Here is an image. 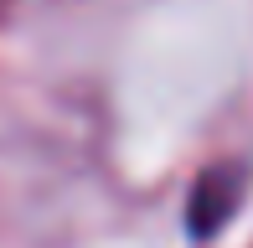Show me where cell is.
Listing matches in <instances>:
<instances>
[{
    "mask_svg": "<svg viewBox=\"0 0 253 248\" xmlns=\"http://www.w3.org/2000/svg\"><path fill=\"white\" fill-rule=\"evenodd\" d=\"M243 186H248V171H243L238 161H217V165H207L197 181H191L186 228H191V238H197V243L217 238V233L227 228V217H233L238 202H243Z\"/></svg>",
    "mask_w": 253,
    "mask_h": 248,
    "instance_id": "6da1fadb",
    "label": "cell"
}]
</instances>
